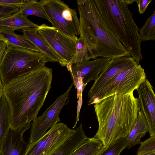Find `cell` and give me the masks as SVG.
<instances>
[{
	"mask_svg": "<svg viewBox=\"0 0 155 155\" xmlns=\"http://www.w3.org/2000/svg\"><path fill=\"white\" fill-rule=\"evenodd\" d=\"M52 73V68L44 66L3 85L10 127L18 129L37 118L51 87Z\"/></svg>",
	"mask_w": 155,
	"mask_h": 155,
	"instance_id": "6da1fadb",
	"label": "cell"
},
{
	"mask_svg": "<svg viewBox=\"0 0 155 155\" xmlns=\"http://www.w3.org/2000/svg\"><path fill=\"white\" fill-rule=\"evenodd\" d=\"M133 92L115 94L95 104L98 127L93 137L104 146L127 137L133 128L140 110Z\"/></svg>",
	"mask_w": 155,
	"mask_h": 155,
	"instance_id": "7a4b0ae2",
	"label": "cell"
},
{
	"mask_svg": "<svg viewBox=\"0 0 155 155\" xmlns=\"http://www.w3.org/2000/svg\"><path fill=\"white\" fill-rule=\"evenodd\" d=\"M80 37L82 38L95 59H111L129 56V52L109 28L94 0H78Z\"/></svg>",
	"mask_w": 155,
	"mask_h": 155,
	"instance_id": "3957f363",
	"label": "cell"
},
{
	"mask_svg": "<svg viewBox=\"0 0 155 155\" xmlns=\"http://www.w3.org/2000/svg\"><path fill=\"white\" fill-rule=\"evenodd\" d=\"M109 28L138 64L143 57L139 28L123 0H94Z\"/></svg>",
	"mask_w": 155,
	"mask_h": 155,
	"instance_id": "277c9868",
	"label": "cell"
},
{
	"mask_svg": "<svg viewBox=\"0 0 155 155\" xmlns=\"http://www.w3.org/2000/svg\"><path fill=\"white\" fill-rule=\"evenodd\" d=\"M50 60L42 52L8 46L0 62L3 85L25 74L45 66Z\"/></svg>",
	"mask_w": 155,
	"mask_h": 155,
	"instance_id": "5b68a950",
	"label": "cell"
},
{
	"mask_svg": "<svg viewBox=\"0 0 155 155\" xmlns=\"http://www.w3.org/2000/svg\"><path fill=\"white\" fill-rule=\"evenodd\" d=\"M39 3L52 27L67 36L80 35L79 19L76 10L60 0H41Z\"/></svg>",
	"mask_w": 155,
	"mask_h": 155,
	"instance_id": "8992f818",
	"label": "cell"
},
{
	"mask_svg": "<svg viewBox=\"0 0 155 155\" xmlns=\"http://www.w3.org/2000/svg\"><path fill=\"white\" fill-rule=\"evenodd\" d=\"M146 78L144 70L139 64L119 72L107 85L89 99L88 105L95 104L115 94H124L137 90Z\"/></svg>",
	"mask_w": 155,
	"mask_h": 155,
	"instance_id": "52a82bcc",
	"label": "cell"
},
{
	"mask_svg": "<svg viewBox=\"0 0 155 155\" xmlns=\"http://www.w3.org/2000/svg\"><path fill=\"white\" fill-rule=\"evenodd\" d=\"M74 85L56 99L40 116L33 120L31 125L29 143L34 142L42 137L47 130L61 121L59 115L62 109L69 102V93Z\"/></svg>",
	"mask_w": 155,
	"mask_h": 155,
	"instance_id": "ba28073f",
	"label": "cell"
},
{
	"mask_svg": "<svg viewBox=\"0 0 155 155\" xmlns=\"http://www.w3.org/2000/svg\"><path fill=\"white\" fill-rule=\"evenodd\" d=\"M74 131L63 123H58L41 138L29 143L24 155H51Z\"/></svg>",
	"mask_w": 155,
	"mask_h": 155,
	"instance_id": "9c48e42d",
	"label": "cell"
},
{
	"mask_svg": "<svg viewBox=\"0 0 155 155\" xmlns=\"http://www.w3.org/2000/svg\"><path fill=\"white\" fill-rule=\"evenodd\" d=\"M37 29L45 41L68 64L75 55L78 37H69L57 29L45 24L38 25Z\"/></svg>",
	"mask_w": 155,
	"mask_h": 155,
	"instance_id": "30bf717a",
	"label": "cell"
},
{
	"mask_svg": "<svg viewBox=\"0 0 155 155\" xmlns=\"http://www.w3.org/2000/svg\"><path fill=\"white\" fill-rule=\"evenodd\" d=\"M139 64L130 56L111 59L99 75L89 90L88 97L92 98L98 92L107 85L122 70Z\"/></svg>",
	"mask_w": 155,
	"mask_h": 155,
	"instance_id": "8fae6325",
	"label": "cell"
},
{
	"mask_svg": "<svg viewBox=\"0 0 155 155\" xmlns=\"http://www.w3.org/2000/svg\"><path fill=\"white\" fill-rule=\"evenodd\" d=\"M137 90L138 105L147 124L151 136L155 134V95L153 87L146 78Z\"/></svg>",
	"mask_w": 155,
	"mask_h": 155,
	"instance_id": "7c38bea8",
	"label": "cell"
},
{
	"mask_svg": "<svg viewBox=\"0 0 155 155\" xmlns=\"http://www.w3.org/2000/svg\"><path fill=\"white\" fill-rule=\"evenodd\" d=\"M109 58L101 57L93 61L80 63L69 64L66 67L72 76L82 78L83 83L87 84L95 80L111 60Z\"/></svg>",
	"mask_w": 155,
	"mask_h": 155,
	"instance_id": "4fadbf2b",
	"label": "cell"
},
{
	"mask_svg": "<svg viewBox=\"0 0 155 155\" xmlns=\"http://www.w3.org/2000/svg\"><path fill=\"white\" fill-rule=\"evenodd\" d=\"M31 124L17 130L10 127L0 145L1 155H24L27 145L24 140L23 135Z\"/></svg>",
	"mask_w": 155,
	"mask_h": 155,
	"instance_id": "5bb4252c",
	"label": "cell"
},
{
	"mask_svg": "<svg viewBox=\"0 0 155 155\" xmlns=\"http://www.w3.org/2000/svg\"><path fill=\"white\" fill-rule=\"evenodd\" d=\"M22 30L26 39L35 46L52 62H58L62 66H66L65 62L45 41L38 32L37 27H29Z\"/></svg>",
	"mask_w": 155,
	"mask_h": 155,
	"instance_id": "9a60e30c",
	"label": "cell"
},
{
	"mask_svg": "<svg viewBox=\"0 0 155 155\" xmlns=\"http://www.w3.org/2000/svg\"><path fill=\"white\" fill-rule=\"evenodd\" d=\"M88 138L85 134L82 124H81L51 155H70Z\"/></svg>",
	"mask_w": 155,
	"mask_h": 155,
	"instance_id": "2e32d148",
	"label": "cell"
},
{
	"mask_svg": "<svg viewBox=\"0 0 155 155\" xmlns=\"http://www.w3.org/2000/svg\"><path fill=\"white\" fill-rule=\"evenodd\" d=\"M148 132V127L145 117L140 110L137 119L132 130L126 137V148L130 149L140 143V139Z\"/></svg>",
	"mask_w": 155,
	"mask_h": 155,
	"instance_id": "e0dca14e",
	"label": "cell"
},
{
	"mask_svg": "<svg viewBox=\"0 0 155 155\" xmlns=\"http://www.w3.org/2000/svg\"><path fill=\"white\" fill-rule=\"evenodd\" d=\"M0 38L6 43L7 46L40 52L35 46L28 41L23 35L15 34L14 31L7 28H0Z\"/></svg>",
	"mask_w": 155,
	"mask_h": 155,
	"instance_id": "ac0fdd59",
	"label": "cell"
},
{
	"mask_svg": "<svg viewBox=\"0 0 155 155\" xmlns=\"http://www.w3.org/2000/svg\"><path fill=\"white\" fill-rule=\"evenodd\" d=\"M38 26L29 20L19 10L0 20V28H7L13 31L29 27H37Z\"/></svg>",
	"mask_w": 155,
	"mask_h": 155,
	"instance_id": "d6986e66",
	"label": "cell"
},
{
	"mask_svg": "<svg viewBox=\"0 0 155 155\" xmlns=\"http://www.w3.org/2000/svg\"><path fill=\"white\" fill-rule=\"evenodd\" d=\"M105 147L93 137L85 140L70 155H99Z\"/></svg>",
	"mask_w": 155,
	"mask_h": 155,
	"instance_id": "ffe728a7",
	"label": "cell"
},
{
	"mask_svg": "<svg viewBox=\"0 0 155 155\" xmlns=\"http://www.w3.org/2000/svg\"><path fill=\"white\" fill-rule=\"evenodd\" d=\"M91 59L95 58L84 40L79 37L76 41L75 55L69 64H79Z\"/></svg>",
	"mask_w": 155,
	"mask_h": 155,
	"instance_id": "44dd1931",
	"label": "cell"
},
{
	"mask_svg": "<svg viewBox=\"0 0 155 155\" xmlns=\"http://www.w3.org/2000/svg\"><path fill=\"white\" fill-rule=\"evenodd\" d=\"M10 127L8 105L3 94L0 101V145Z\"/></svg>",
	"mask_w": 155,
	"mask_h": 155,
	"instance_id": "7402d4cb",
	"label": "cell"
},
{
	"mask_svg": "<svg viewBox=\"0 0 155 155\" xmlns=\"http://www.w3.org/2000/svg\"><path fill=\"white\" fill-rule=\"evenodd\" d=\"M141 41L155 39V10L146 21L141 28L139 29Z\"/></svg>",
	"mask_w": 155,
	"mask_h": 155,
	"instance_id": "603a6c76",
	"label": "cell"
},
{
	"mask_svg": "<svg viewBox=\"0 0 155 155\" xmlns=\"http://www.w3.org/2000/svg\"><path fill=\"white\" fill-rule=\"evenodd\" d=\"M19 11L27 17L29 15H35L48 20L39 1L38 0H28L19 8Z\"/></svg>",
	"mask_w": 155,
	"mask_h": 155,
	"instance_id": "cb8c5ba5",
	"label": "cell"
},
{
	"mask_svg": "<svg viewBox=\"0 0 155 155\" xmlns=\"http://www.w3.org/2000/svg\"><path fill=\"white\" fill-rule=\"evenodd\" d=\"M126 137L120 139L106 147L99 155H119L126 149Z\"/></svg>",
	"mask_w": 155,
	"mask_h": 155,
	"instance_id": "d4e9b609",
	"label": "cell"
},
{
	"mask_svg": "<svg viewBox=\"0 0 155 155\" xmlns=\"http://www.w3.org/2000/svg\"><path fill=\"white\" fill-rule=\"evenodd\" d=\"M140 144L137 155H145L155 153V134L143 141H141Z\"/></svg>",
	"mask_w": 155,
	"mask_h": 155,
	"instance_id": "484cf974",
	"label": "cell"
},
{
	"mask_svg": "<svg viewBox=\"0 0 155 155\" xmlns=\"http://www.w3.org/2000/svg\"><path fill=\"white\" fill-rule=\"evenodd\" d=\"M19 8L16 7L0 4V20L18 12Z\"/></svg>",
	"mask_w": 155,
	"mask_h": 155,
	"instance_id": "4316f807",
	"label": "cell"
},
{
	"mask_svg": "<svg viewBox=\"0 0 155 155\" xmlns=\"http://www.w3.org/2000/svg\"><path fill=\"white\" fill-rule=\"evenodd\" d=\"M71 77L73 81V84L77 91V98H78L79 96L82 94L83 91L87 85L83 83L81 78L76 77L73 76Z\"/></svg>",
	"mask_w": 155,
	"mask_h": 155,
	"instance_id": "83f0119b",
	"label": "cell"
},
{
	"mask_svg": "<svg viewBox=\"0 0 155 155\" xmlns=\"http://www.w3.org/2000/svg\"><path fill=\"white\" fill-rule=\"evenodd\" d=\"M28 0H0V4L16 7H21Z\"/></svg>",
	"mask_w": 155,
	"mask_h": 155,
	"instance_id": "f1b7e54d",
	"label": "cell"
},
{
	"mask_svg": "<svg viewBox=\"0 0 155 155\" xmlns=\"http://www.w3.org/2000/svg\"><path fill=\"white\" fill-rule=\"evenodd\" d=\"M152 0H135L138 7V11L140 14H143Z\"/></svg>",
	"mask_w": 155,
	"mask_h": 155,
	"instance_id": "f546056e",
	"label": "cell"
},
{
	"mask_svg": "<svg viewBox=\"0 0 155 155\" xmlns=\"http://www.w3.org/2000/svg\"><path fill=\"white\" fill-rule=\"evenodd\" d=\"M7 47L6 43L3 40L0 38V62L3 57Z\"/></svg>",
	"mask_w": 155,
	"mask_h": 155,
	"instance_id": "4dcf8cb0",
	"label": "cell"
},
{
	"mask_svg": "<svg viewBox=\"0 0 155 155\" xmlns=\"http://www.w3.org/2000/svg\"><path fill=\"white\" fill-rule=\"evenodd\" d=\"M78 101V106L77 108V115L76 117V120L75 123L73 128L75 127L78 122L79 120V114L80 109H81L82 104V94H81L79 97Z\"/></svg>",
	"mask_w": 155,
	"mask_h": 155,
	"instance_id": "1f68e13d",
	"label": "cell"
},
{
	"mask_svg": "<svg viewBox=\"0 0 155 155\" xmlns=\"http://www.w3.org/2000/svg\"><path fill=\"white\" fill-rule=\"evenodd\" d=\"M3 85L0 78V101L3 95Z\"/></svg>",
	"mask_w": 155,
	"mask_h": 155,
	"instance_id": "d6a6232c",
	"label": "cell"
},
{
	"mask_svg": "<svg viewBox=\"0 0 155 155\" xmlns=\"http://www.w3.org/2000/svg\"><path fill=\"white\" fill-rule=\"evenodd\" d=\"M124 2H125L128 5H130L135 2V0H123Z\"/></svg>",
	"mask_w": 155,
	"mask_h": 155,
	"instance_id": "836d02e7",
	"label": "cell"
},
{
	"mask_svg": "<svg viewBox=\"0 0 155 155\" xmlns=\"http://www.w3.org/2000/svg\"><path fill=\"white\" fill-rule=\"evenodd\" d=\"M145 155H155V153H151Z\"/></svg>",
	"mask_w": 155,
	"mask_h": 155,
	"instance_id": "e575fe53",
	"label": "cell"
},
{
	"mask_svg": "<svg viewBox=\"0 0 155 155\" xmlns=\"http://www.w3.org/2000/svg\"><path fill=\"white\" fill-rule=\"evenodd\" d=\"M0 155H1V154H0Z\"/></svg>",
	"mask_w": 155,
	"mask_h": 155,
	"instance_id": "d590c367",
	"label": "cell"
}]
</instances>
